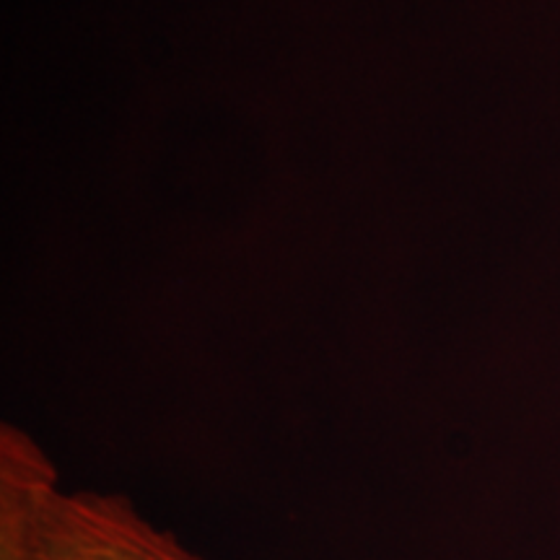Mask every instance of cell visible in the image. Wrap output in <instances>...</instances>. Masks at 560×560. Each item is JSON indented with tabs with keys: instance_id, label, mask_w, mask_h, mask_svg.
Here are the masks:
<instances>
[{
	"instance_id": "1",
	"label": "cell",
	"mask_w": 560,
	"mask_h": 560,
	"mask_svg": "<svg viewBox=\"0 0 560 560\" xmlns=\"http://www.w3.org/2000/svg\"><path fill=\"white\" fill-rule=\"evenodd\" d=\"M0 560H206L117 493L62 490L30 436L0 431Z\"/></svg>"
}]
</instances>
